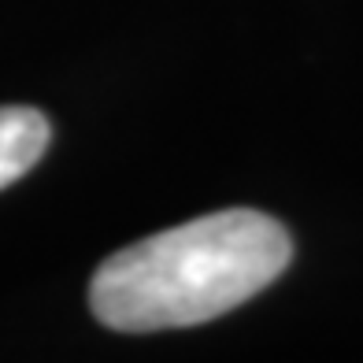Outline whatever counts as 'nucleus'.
I'll return each instance as SVG.
<instances>
[{
	"mask_svg": "<svg viewBox=\"0 0 363 363\" xmlns=\"http://www.w3.org/2000/svg\"><path fill=\"white\" fill-rule=\"evenodd\" d=\"M289 259L293 241L278 219L211 211L108 256L89 282V308L123 334L201 326L267 289Z\"/></svg>",
	"mask_w": 363,
	"mask_h": 363,
	"instance_id": "f257e3e1",
	"label": "nucleus"
},
{
	"mask_svg": "<svg viewBox=\"0 0 363 363\" xmlns=\"http://www.w3.org/2000/svg\"><path fill=\"white\" fill-rule=\"evenodd\" d=\"M48 119L38 108H0V189L19 182L48 148Z\"/></svg>",
	"mask_w": 363,
	"mask_h": 363,
	"instance_id": "f03ea898",
	"label": "nucleus"
}]
</instances>
